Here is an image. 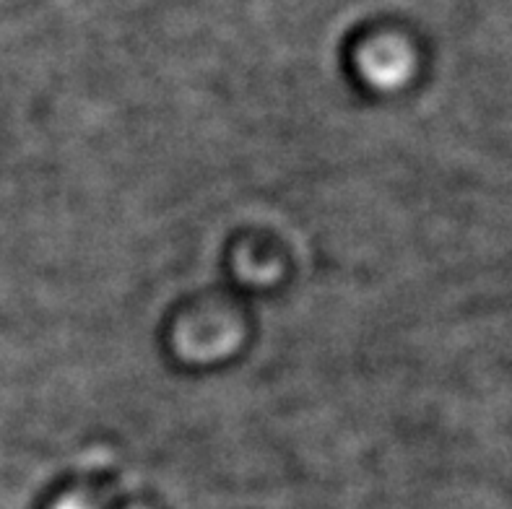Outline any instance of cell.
Wrapping results in <instances>:
<instances>
[{"instance_id": "1", "label": "cell", "mask_w": 512, "mask_h": 509, "mask_svg": "<svg viewBox=\"0 0 512 509\" xmlns=\"http://www.w3.org/2000/svg\"><path fill=\"white\" fill-rule=\"evenodd\" d=\"M58 509H91V507H86L84 502H63Z\"/></svg>"}]
</instances>
